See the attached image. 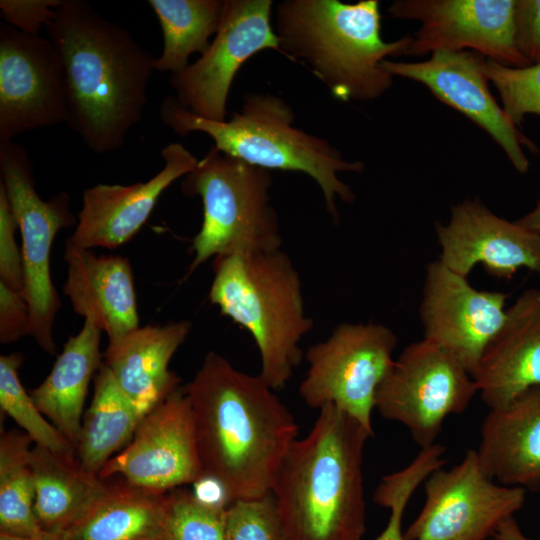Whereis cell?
<instances>
[{
  "mask_svg": "<svg viewBox=\"0 0 540 540\" xmlns=\"http://www.w3.org/2000/svg\"><path fill=\"white\" fill-rule=\"evenodd\" d=\"M183 390L204 476L218 481L230 502L268 495L298 434L293 414L275 390L214 351Z\"/></svg>",
  "mask_w": 540,
  "mask_h": 540,
  "instance_id": "cell-1",
  "label": "cell"
},
{
  "mask_svg": "<svg viewBox=\"0 0 540 540\" xmlns=\"http://www.w3.org/2000/svg\"><path fill=\"white\" fill-rule=\"evenodd\" d=\"M46 31L64 67L67 125L95 154L118 150L143 117L155 58L86 0H63Z\"/></svg>",
  "mask_w": 540,
  "mask_h": 540,
  "instance_id": "cell-2",
  "label": "cell"
},
{
  "mask_svg": "<svg viewBox=\"0 0 540 540\" xmlns=\"http://www.w3.org/2000/svg\"><path fill=\"white\" fill-rule=\"evenodd\" d=\"M282 460L270 494L285 540H361L366 531L363 452L373 437L334 405Z\"/></svg>",
  "mask_w": 540,
  "mask_h": 540,
  "instance_id": "cell-3",
  "label": "cell"
},
{
  "mask_svg": "<svg viewBox=\"0 0 540 540\" xmlns=\"http://www.w3.org/2000/svg\"><path fill=\"white\" fill-rule=\"evenodd\" d=\"M282 55L308 68L342 101H372L393 84L381 63L405 55L411 36L386 42L378 0H285L275 9Z\"/></svg>",
  "mask_w": 540,
  "mask_h": 540,
  "instance_id": "cell-4",
  "label": "cell"
},
{
  "mask_svg": "<svg viewBox=\"0 0 540 540\" xmlns=\"http://www.w3.org/2000/svg\"><path fill=\"white\" fill-rule=\"evenodd\" d=\"M159 115L162 123L177 135L205 133L217 150L250 165L305 173L320 187L326 209L334 220H338L337 200H355L351 187L341 181L338 173H360L364 163L346 160L325 139L296 128L292 107L279 96L248 93L241 111L234 112L229 121L199 117L185 109L175 96H166Z\"/></svg>",
  "mask_w": 540,
  "mask_h": 540,
  "instance_id": "cell-5",
  "label": "cell"
},
{
  "mask_svg": "<svg viewBox=\"0 0 540 540\" xmlns=\"http://www.w3.org/2000/svg\"><path fill=\"white\" fill-rule=\"evenodd\" d=\"M209 298L251 334L261 378L274 390L283 388L302 359L300 343L313 328L289 256L280 249L214 258Z\"/></svg>",
  "mask_w": 540,
  "mask_h": 540,
  "instance_id": "cell-6",
  "label": "cell"
},
{
  "mask_svg": "<svg viewBox=\"0 0 540 540\" xmlns=\"http://www.w3.org/2000/svg\"><path fill=\"white\" fill-rule=\"evenodd\" d=\"M270 170L250 165L212 146L184 176L182 191L198 195L203 220L192 243L189 271L210 258L281 249L279 221L270 203Z\"/></svg>",
  "mask_w": 540,
  "mask_h": 540,
  "instance_id": "cell-7",
  "label": "cell"
},
{
  "mask_svg": "<svg viewBox=\"0 0 540 540\" xmlns=\"http://www.w3.org/2000/svg\"><path fill=\"white\" fill-rule=\"evenodd\" d=\"M0 176L22 239L23 297L30 313V336L43 351L54 355L53 327L61 303L51 278L50 255L57 233L77 220L67 193L48 200L39 196L31 160L13 140L0 142Z\"/></svg>",
  "mask_w": 540,
  "mask_h": 540,
  "instance_id": "cell-8",
  "label": "cell"
},
{
  "mask_svg": "<svg viewBox=\"0 0 540 540\" xmlns=\"http://www.w3.org/2000/svg\"><path fill=\"white\" fill-rule=\"evenodd\" d=\"M395 333L379 323H342L306 352L308 370L299 386L303 401L320 410L334 405L374 436L377 389L392 367Z\"/></svg>",
  "mask_w": 540,
  "mask_h": 540,
  "instance_id": "cell-9",
  "label": "cell"
},
{
  "mask_svg": "<svg viewBox=\"0 0 540 540\" xmlns=\"http://www.w3.org/2000/svg\"><path fill=\"white\" fill-rule=\"evenodd\" d=\"M478 392L465 367L449 352L422 339L406 346L375 396V409L403 424L426 448L435 443L443 422L466 410Z\"/></svg>",
  "mask_w": 540,
  "mask_h": 540,
  "instance_id": "cell-10",
  "label": "cell"
},
{
  "mask_svg": "<svg viewBox=\"0 0 540 540\" xmlns=\"http://www.w3.org/2000/svg\"><path fill=\"white\" fill-rule=\"evenodd\" d=\"M424 487L425 504L404 532L405 540H486L522 508L526 494L524 488L489 479L474 449L451 469L434 470Z\"/></svg>",
  "mask_w": 540,
  "mask_h": 540,
  "instance_id": "cell-11",
  "label": "cell"
},
{
  "mask_svg": "<svg viewBox=\"0 0 540 540\" xmlns=\"http://www.w3.org/2000/svg\"><path fill=\"white\" fill-rule=\"evenodd\" d=\"M272 0H224L221 22L209 48L169 84L178 102L191 113L225 121L233 80L241 66L262 50L282 54L271 25Z\"/></svg>",
  "mask_w": 540,
  "mask_h": 540,
  "instance_id": "cell-12",
  "label": "cell"
},
{
  "mask_svg": "<svg viewBox=\"0 0 540 540\" xmlns=\"http://www.w3.org/2000/svg\"><path fill=\"white\" fill-rule=\"evenodd\" d=\"M516 1L396 0L387 10L395 19L420 23L405 55L471 50L505 66L525 67L531 63L516 46Z\"/></svg>",
  "mask_w": 540,
  "mask_h": 540,
  "instance_id": "cell-13",
  "label": "cell"
},
{
  "mask_svg": "<svg viewBox=\"0 0 540 540\" xmlns=\"http://www.w3.org/2000/svg\"><path fill=\"white\" fill-rule=\"evenodd\" d=\"M68 120L60 54L48 37L0 27V142Z\"/></svg>",
  "mask_w": 540,
  "mask_h": 540,
  "instance_id": "cell-14",
  "label": "cell"
},
{
  "mask_svg": "<svg viewBox=\"0 0 540 540\" xmlns=\"http://www.w3.org/2000/svg\"><path fill=\"white\" fill-rule=\"evenodd\" d=\"M146 489L169 492L204 477L190 401L178 387L145 414L130 442L101 469Z\"/></svg>",
  "mask_w": 540,
  "mask_h": 540,
  "instance_id": "cell-15",
  "label": "cell"
},
{
  "mask_svg": "<svg viewBox=\"0 0 540 540\" xmlns=\"http://www.w3.org/2000/svg\"><path fill=\"white\" fill-rule=\"evenodd\" d=\"M486 58L473 51H437L420 62L384 60L390 75L426 86L442 103L457 110L483 129L504 151L519 173L529 170L523 148L538 153L535 143L509 119L489 89L484 71Z\"/></svg>",
  "mask_w": 540,
  "mask_h": 540,
  "instance_id": "cell-16",
  "label": "cell"
},
{
  "mask_svg": "<svg viewBox=\"0 0 540 540\" xmlns=\"http://www.w3.org/2000/svg\"><path fill=\"white\" fill-rule=\"evenodd\" d=\"M508 294L478 290L439 259L427 264L419 306L424 339L472 374L505 318Z\"/></svg>",
  "mask_w": 540,
  "mask_h": 540,
  "instance_id": "cell-17",
  "label": "cell"
},
{
  "mask_svg": "<svg viewBox=\"0 0 540 540\" xmlns=\"http://www.w3.org/2000/svg\"><path fill=\"white\" fill-rule=\"evenodd\" d=\"M439 260L467 278L477 264L498 279L527 268L540 276V233L493 213L479 197L451 208L447 224L435 223Z\"/></svg>",
  "mask_w": 540,
  "mask_h": 540,
  "instance_id": "cell-18",
  "label": "cell"
},
{
  "mask_svg": "<svg viewBox=\"0 0 540 540\" xmlns=\"http://www.w3.org/2000/svg\"><path fill=\"white\" fill-rule=\"evenodd\" d=\"M163 168L145 182L98 184L86 189L76 228L67 242L85 249L117 248L131 240L150 217L162 193L197 166L181 143L161 149Z\"/></svg>",
  "mask_w": 540,
  "mask_h": 540,
  "instance_id": "cell-19",
  "label": "cell"
},
{
  "mask_svg": "<svg viewBox=\"0 0 540 540\" xmlns=\"http://www.w3.org/2000/svg\"><path fill=\"white\" fill-rule=\"evenodd\" d=\"M472 378L490 409L540 386V287L525 290L507 308L505 321Z\"/></svg>",
  "mask_w": 540,
  "mask_h": 540,
  "instance_id": "cell-20",
  "label": "cell"
},
{
  "mask_svg": "<svg viewBox=\"0 0 540 540\" xmlns=\"http://www.w3.org/2000/svg\"><path fill=\"white\" fill-rule=\"evenodd\" d=\"M64 294L73 310L93 322L113 343L138 328L133 270L126 257L95 255L66 242Z\"/></svg>",
  "mask_w": 540,
  "mask_h": 540,
  "instance_id": "cell-21",
  "label": "cell"
},
{
  "mask_svg": "<svg viewBox=\"0 0 540 540\" xmlns=\"http://www.w3.org/2000/svg\"><path fill=\"white\" fill-rule=\"evenodd\" d=\"M476 450L480 467L505 486L540 490V386L490 409Z\"/></svg>",
  "mask_w": 540,
  "mask_h": 540,
  "instance_id": "cell-22",
  "label": "cell"
},
{
  "mask_svg": "<svg viewBox=\"0 0 540 540\" xmlns=\"http://www.w3.org/2000/svg\"><path fill=\"white\" fill-rule=\"evenodd\" d=\"M187 320L166 325L139 326L103 355L117 385L144 414L179 386V377L168 370L173 355L191 330Z\"/></svg>",
  "mask_w": 540,
  "mask_h": 540,
  "instance_id": "cell-23",
  "label": "cell"
},
{
  "mask_svg": "<svg viewBox=\"0 0 540 540\" xmlns=\"http://www.w3.org/2000/svg\"><path fill=\"white\" fill-rule=\"evenodd\" d=\"M30 463L35 480L34 511L43 531L67 534L105 494L109 479L83 469L75 454L35 445Z\"/></svg>",
  "mask_w": 540,
  "mask_h": 540,
  "instance_id": "cell-24",
  "label": "cell"
},
{
  "mask_svg": "<svg viewBox=\"0 0 540 540\" xmlns=\"http://www.w3.org/2000/svg\"><path fill=\"white\" fill-rule=\"evenodd\" d=\"M102 330L84 320L79 333L70 337L45 380L30 395L41 413L76 448L89 383L102 361Z\"/></svg>",
  "mask_w": 540,
  "mask_h": 540,
  "instance_id": "cell-25",
  "label": "cell"
},
{
  "mask_svg": "<svg viewBox=\"0 0 540 540\" xmlns=\"http://www.w3.org/2000/svg\"><path fill=\"white\" fill-rule=\"evenodd\" d=\"M167 493L120 478L67 534V540H172Z\"/></svg>",
  "mask_w": 540,
  "mask_h": 540,
  "instance_id": "cell-26",
  "label": "cell"
},
{
  "mask_svg": "<svg viewBox=\"0 0 540 540\" xmlns=\"http://www.w3.org/2000/svg\"><path fill=\"white\" fill-rule=\"evenodd\" d=\"M144 416L103 363L94 378L93 398L83 416L75 448L83 469L98 475L113 454L130 442Z\"/></svg>",
  "mask_w": 540,
  "mask_h": 540,
  "instance_id": "cell-27",
  "label": "cell"
},
{
  "mask_svg": "<svg viewBox=\"0 0 540 540\" xmlns=\"http://www.w3.org/2000/svg\"><path fill=\"white\" fill-rule=\"evenodd\" d=\"M161 26L163 49L154 60V71L178 73L189 57L201 55L218 31L224 0H148Z\"/></svg>",
  "mask_w": 540,
  "mask_h": 540,
  "instance_id": "cell-28",
  "label": "cell"
},
{
  "mask_svg": "<svg viewBox=\"0 0 540 540\" xmlns=\"http://www.w3.org/2000/svg\"><path fill=\"white\" fill-rule=\"evenodd\" d=\"M31 438L17 430L0 438V534L38 538L46 534L35 511V480L30 463Z\"/></svg>",
  "mask_w": 540,
  "mask_h": 540,
  "instance_id": "cell-29",
  "label": "cell"
},
{
  "mask_svg": "<svg viewBox=\"0 0 540 540\" xmlns=\"http://www.w3.org/2000/svg\"><path fill=\"white\" fill-rule=\"evenodd\" d=\"M23 362L21 353L0 357V406L37 446L54 452L75 454L66 437L41 413L18 375Z\"/></svg>",
  "mask_w": 540,
  "mask_h": 540,
  "instance_id": "cell-30",
  "label": "cell"
},
{
  "mask_svg": "<svg viewBox=\"0 0 540 540\" xmlns=\"http://www.w3.org/2000/svg\"><path fill=\"white\" fill-rule=\"evenodd\" d=\"M445 451V446L436 443L422 448L407 467L382 478L374 493V501L390 509V517L385 529L375 540H405L402 517L408 501L417 487L434 470L445 464L442 458Z\"/></svg>",
  "mask_w": 540,
  "mask_h": 540,
  "instance_id": "cell-31",
  "label": "cell"
},
{
  "mask_svg": "<svg viewBox=\"0 0 540 540\" xmlns=\"http://www.w3.org/2000/svg\"><path fill=\"white\" fill-rule=\"evenodd\" d=\"M223 506L207 503L186 488L167 493L172 540H225Z\"/></svg>",
  "mask_w": 540,
  "mask_h": 540,
  "instance_id": "cell-32",
  "label": "cell"
},
{
  "mask_svg": "<svg viewBox=\"0 0 540 540\" xmlns=\"http://www.w3.org/2000/svg\"><path fill=\"white\" fill-rule=\"evenodd\" d=\"M484 71L499 93L502 108L517 127L527 114L540 117V62L509 67L486 58Z\"/></svg>",
  "mask_w": 540,
  "mask_h": 540,
  "instance_id": "cell-33",
  "label": "cell"
},
{
  "mask_svg": "<svg viewBox=\"0 0 540 540\" xmlns=\"http://www.w3.org/2000/svg\"><path fill=\"white\" fill-rule=\"evenodd\" d=\"M225 540H285L271 494L231 501L224 512Z\"/></svg>",
  "mask_w": 540,
  "mask_h": 540,
  "instance_id": "cell-34",
  "label": "cell"
},
{
  "mask_svg": "<svg viewBox=\"0 0 540 540\" xmlns=\"http://www.w3.org/2000/svg\"><path fill=\"white\" fill-rule=\"evenodd\" d=\"M16 229V219L0 184V282L23 295V256L21 246H18L15 239Z\"/></svg>",
  "mask_w": 540,
  "mask_h": 540,
  "instance_id": "cell-35",
  "label": "cell"
},
{
  "mask_svg": "<svg viewBox=\"0 0 540 540\" xmlns=\"http://www.w3.org/2000/svg\"><path fill=\"white\" fill-rule=\"evenodd\" d=\"M63 0H1L4 21L11 27L31 35H39L56 17Z\"/></svg>",
  "mask_w": 540,
  "mask_h": 540,
  "instance_id": "cell-36",
  "label": "cell"
},
{
  "mask_svg": "<svg viewBox=\"0 0 540 540\" xmlns=\"http://www.w3.org/2000/svg\"><path fill=\"white\" fill-rule=\"evenodd\" d=\"M30 335V313L23 295L0 282V342L9 344Z\"/></svg>",
  "mask_w": 540,
  "mask_h": 540,
  "instance_id": "cell-37",
  "label": "cell"
},
{
  "mask_svg": "<svg viewBox=\"0 0 540 540\" xmlns=\"http://www.w3.org/2000/svg\"><path fill=\"white\" fill-rule=\"evenodd\" d=\"M515 41L525 59L540 62V0L516 1Z\"/></svg>",
  "mask_w": 540,
  "mask_h": 540,
  "instance_id": "cell-38",
  "label": "cell"
},
{
  "mask_svg": "<svg viewBox=\"0 0 540 540\" xmlns=\"http://www.w3.org/2000/svg\"><path fill=\"white\" fill-rule=\"evenodd\" d=\"M495 540H530L521 531L514 517L505 520L493 535Z\"/></svg>",
  "mask_w": 540,
  "mask_h": 540,
  "instance_id": "cell-39",
  "label": "cell"
},
{
  "mask_svg": "<svg viewBox=\"0 0 540 540\" xmlns=\"http://www.w3.org/2000/svg\"><path fill=\"white\" fill-rule=\"evenodd\" d=\"M515 222L530 231L540 233V197L534 209L515 220Z\"/></svg>",
  "mask_w": 540,
  "mask_h": 540,
  "instance_id": "cell-40",
  "label": "cell"
},
{
  "mask_svg": "<svg viewBox=\"0 0 540 540\" xmlns=\"http://www.w3.org/2000/svg\"><path fill=\"white\" fill-rule=\"evenodd\" d=\"M0 540H67L66 534H50L46 533L38 538H22L0 534Z\"/></svg>",
  "mask_w": 540,
  "mask_h": 540,
  "instance_id": "cell-41",
  "label": "cell"
}]
</instances>
